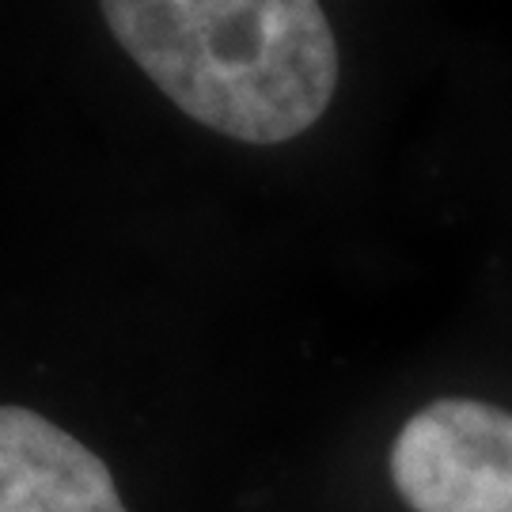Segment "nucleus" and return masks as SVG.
Listing matches in <instances>:
<instances>
[{"instance_id":"1","label":"nucleus","mask_w":512,"mask_h":512,"mask_svg":"<svg viewBox=\"0 0 512 512\" xmlns=\"http://www.w3.org/2000/svg\"><path fill=\"white\" fill-rule=\"evenodd\" d=\"M107 27L186 118L243 145L308 133L338 88L319 0H99Z\"/></svg>"},{"instance_id":"2","label":"nucleus","mask_w":512,"mask_h":512,"mask_svg":"<svg viewBox=\"0 0 512 512\" xmlns=\"http://www.w3.org/2000/svg\"><path fill=\"white\" fill-rule=\"evenodd\" d=\"M391 482L414 512H512V414L478 399H437L391 448Z\"/></svg>"},{"instance_id":"3","label":"nucleus","mask_w":512,"mask_h":512,"mask_svg":"<svg viewBox=\"0 0 512 512\" xmlns=\"http://www.w3.org/2000/svg\"><path fill=\"white\" fill-rule=\"evenodd\" d=\"M0 512H129L92 448L23 406H0Z\"/></svg>"}]
</instances>
